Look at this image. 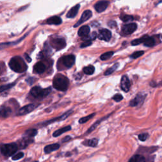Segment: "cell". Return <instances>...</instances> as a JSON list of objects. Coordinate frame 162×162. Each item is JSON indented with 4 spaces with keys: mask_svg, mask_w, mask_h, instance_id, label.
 Returning <instances> with one entry per match:
<instances>
[{
    "mask_svg": "<svg viewBox=\"0 0 162 162\" xmlns=\"http://www.w3.org/2000/svg\"><path fill=\"white\" fill-rule=\"evenodd\" d=\"M114 52L113 51H108L105 53L101 55L100 56V59L103 61H104V60H107L108 59H110L112 56L114 55Z\"/></svg>",
    "mask_w": 162,
    "mask_h": 162,
    "instance_id": "cell-31",
    "label": "cell"
},
{
    "mask_svg": "<svg viewBox=\"0 0 162 162\" xmlns=\"http://www.w3.org/2000/svg\"><path fill=\"white\" fill-rule=\"evenodd\" d=\"M120 86H121V89L124 92H128L129 91L130 88V82L129 77L127 75H123L122 77Z\"/></svg>",
    "mask_w": 162,
    "mask_h": 162,
    "instance_id": "cell-14",
    "label": "cell"
},
{
    "mask_svg": "<svg viewBox=\"0 0 162 162\" xmlns=\"http://www.w3.org/2000/svg\"><path fill=\"white\" fill-rule=\"evenodd\" d=\"M14 85H15V83L1 86V87H0V93H1L3 91H5V90H7V89H10L11 88H12Z\"/></svg>",
    "mask_w": 162,
    "mask_h": 162,
    "instance_id": "cell-37",
    "label": "cell"
},
{
    "mask_svg": "<svg viewBox=\"0 0 162 162\" xmlns=\"http://www.w3.org/2000/svg\"><path fill=\"white\" fill-rule=\"evenodd\" d=\"M119 66V63H116L114 66H112V67L109 68L108 69H107L106 71H105V72L104 74V75H110L112 73H114V72L118 69V67Z\"/></svg>",
    "mask_w": 162,
    "mask_h": 162,
    "instance_id": "cell-29",
    "label": "cell"
},
{
    "mask_svg": "<svg viewBox=\"0 0 162 162\" xmlns=\"http://www.w3.org/2000/svg\"><path fill=\"white\" fill-rule=\"evenodd\" d=\"M62 63L67 69H69L72 67V65L75 63V57L73 55H69L67 56H64L62 58H61L59 60Z\"/></svg>",
    "mask_w": 162,
    "mask_h": 162,
    "instance_id": "cell-6",
    "label": "cell"
},
{
    "mask_svg": "<svg viewBox=\"0 0 162 162\" xmlns=\"http://www.w3.org/2000/svg\"><path fill=\"white\" fill-rule=\"evenodd\" d=\"M72 113H73V110H70L69 111L67 112L66 113H65L64 114L62 115L61 116H58V117L54 118L53 119L49 120H48V121L44 122L42 124H41V125H43V126H46L48 125H50V124H51V123H55V122H61L62 120H65L66 119H67L72 114Z\"/></svg>",
    "mask_w": 162,
    "mask_h": 162,
    "instance_id": "cell-7",
    "label": "cell"
},
{
    "mask_svg": "<svg viewBox=\"0 0 162 162\" xmlns=\"http://www.w3.org/2000/svg\"><path fill=\"white\" fill-rule=\"evenodd\" d=\"M25 57L26 60H27L29 62H31V58H29V56L27 54H25Z\"/></svg>",
    "mask_w": 162,
    "mask_h": 162,
    "instance_id": "cell-43",
    "label": "cell"
},
{
    "mask_svg": "<svg viewBox=\"0 0 162 162\" xmlns=\"http://www.w3.org/2000/svg\"><path fill=\"white\" fill-rule=\"evenodd\" d=\"M18 148V146L16 143H10V144H3L0 148V150L4 156H10L17 152Z\"/></svg>",
    "mask_w": 162,
    "mask_h": 162,
    "instance_id": "cell-4",
    "label": "cell"
},
{
    "mask_svg": "<svg viewBox=\"0 0 162 162\" xmlns=\"http://www.w3.org/2000/svg\"><path fill=\"white\" fill-rule=\"evenodd\" d=\"M90 32V27L88 25H84L79 29L78 31V35L81 37L88 36Z\"/></svg>",
    "mask_w": 162,
    "mask_h": 162,
    "instance_id": "cell-21",
    "label": "cell"
},
{
    "mask_svg": "<svg viewBox=\"0 0 162 162\" xmlns=\"http://www.w3.org/2000/svg\"><path fill=\"white\" fill-rule=\"evenodd\" d=\"M70 139H71V137H70V136H69V135H68V136H66L65 138H63V139H62V142H67V141H69Z\"/></svg>",
    "mask_w": 162,
    "mask_h": 162,
    "instance_id": "cell-42",
    "label": "cell"
},
{
    "mask_svg": "<svg viewBox=\"0 0 162 162\" xmlns=\"http://www.w3.org/2000/svg\"><path fill=\"white\" fill-rule=\"evenodd\" d=\"M34 139L32 137H29L27 136H24L22 137V139H21L20 140L18 141V147H20L21 149H24L28 145H29L31 143L33 142Z\"/></svg>",
    "mask_w": 162,
    "mask_h": 162,
    "instance_id": "cell-15",
    "label": "cell"
},
{
    "mask_svg": "<svg viewBox=\"0 0 162 162\" xmlns=\"http://www.w3.org/2000/svg\"><path fill=\"white\" fill-rule=\"evenodd\" d=\"M83 71L84 74L86 75H92L94 74L95 71V68L93 65H89L88 67H86L83 69Z\"/></svg>",
    "mask_w": 162,
    "mask_h": 162,
    "instance_id": "cell-27",
    "label": "cell"
},
{
    "mask_svg": "<svg viewBox=\"0 0 162 162\" xmlns=\"http://www.w3.org/2000/svg\"><path fill=\"white\" fill-rule=\"evenodd\" d=\"M45 70H46V65L41 62H37L34 66V71L36 74H43Z\"/></svg>",
    "mask_w": 162,
    "mask_h": 162,
    "instance_id": "cell-17",
    "label": "cell"
},
{
    "mask_svg": "<svg viewBox=\"0 0 162 162\" xmlns=\"http://www.w3.org/2000/svg\"><path fill=\"white\" fill-rule=\"evenodd\" d=\"M110 115H108V116H105V117H104V118H103V119H100V120H97V122H96L95 123L93 124V125L89 128V129L87 130V132H86V134H89V133H91L92 131H93L94 130H95L96 128L97 127V126L99 125V124L103 121V120H105V119H108V117H109V116H110Z\"/></svg>",
    "mask_w": 162,
    "mask_h": 162,
    "instance_id": "cell-24",
    "label": "cell"
},
{
    "mask_svg": "<svg viewBox=\"0 0 162 162\" xmlns=\"http://www.w3.org/2000/svg\"><path fill=\"white\" fill-rule=\"evenodd\" d=\"M144 46H147V47H153L154 45L156 44V41L154 40V39L152 37L147 36L146 39L144 40V42L142 43Z\"/></svg>",
    "mask_w": 162,
    "mask_h": 162,
    "instance_id": "cell-23",
    "label": "cell"
},
{
    "mask_svg": "<svg viewBox=\"0 0 162 162\" xmlns=\"http://www.w3.org/2000/svg\"><path fill=\"white\" fill-rule=\"evenodd\" d=\"M149 134L148 133H142L139 135V139L141 141H145L148 138Z\"/></svg>",
    "mask_w": 162,
    "mask_h": 162,
    "instance_id": "cell-36",
    "label": "cell"
},
{
    "mask_svg": "<svg viewBox=\"0 0 162 162\" xmlns=\"http://www.w3.org/2000/svg\"><path fill=\"white\" fill-rule=\"evenodd\" d=\"M71 129H72V127L70 126H66V127H64L63 128H61V129H60L57 130L55 131L54 133L53 134V136L55 137H58V136H60V135H62L63 133H66V132L71 130Z\"/></svg>",
    "mask_w": 162,
    "mask_h": 162,
    "instance_id": "cell-22",
    "label": "cell"
},
{
    "mask_svg": "<svg viewBox=\"0 0 162 162\" xmlns=\"http://www.w3.org/2000/svg\"><path fill=\"white\" fill-rule=\"evenodd\" d=\"M147 36H148V35H144V36H143L142 37H140V38L133 40L131 42V44L133 45V46H137V45H139V44L142 43L144 41V40L146 39Z\"/></svg>",
    "mask_w": 162,
    "mask_h": 162,
    "instance_id": "cell-28",
    "label": "cell"
},
{
    "mask_svg": "<svg viewBox=\"0 0 162 162\" xmlns=\"http://www.w3.org/2000/svg\"><path fill=\"white\" fill-rule=\"evenodd\" d=\"M146 161V158L141 155V154H136L132 157L129 160L130 162H144Z\"/></svg>",
    "mask_w": 162,
    "mask_h": 162,
    "instance_id": "cell-26",
    "label": "cell"
},
{
    "mask_svg": "<svg viewBox=\"0 0 162 162\" xmlns=\"http://www.w3.org/2000/svg\"><path fill=\"white\" fill-rule=\"evenodd\" d=\"M9 67L13 71L17 73L24 72L27 69V66L24 60L18 56H14L10 60Z\"/></svg>",
    "mask_w": 162,
    "mask_h": 162,
    "instance_id": "cell-1",
    "label": "cell"
},
{
    "mask_svg": "<svg viewBox=\"0 0 162 162\" xmlns=\"http://www.w3.org/2000/svg\"><path fill=\"white\" fill-rule=\"evenodd\" d=\"M120 19H121L124 22H128L134 20V17L129 15H123L120 16Z\"/></svg>",
    "mask_w": 162,
    "mask_h": 162,
    "instance_id": "cell-33",
    "label": "cell"
},
{
    "mask_svg": "<svg viewBox=\"0 0 162 162\" xmlns=\"http://www.w3.org/2000/svg\"><path fill=\"white\" fill-rule=\"evenodd\" d=\"M24 156V153H22V152H19V153H16V154L15 153L14 155L13 154L12 160H20V159H21V158H23Z\"/></svg>",
    "mask_w": 162,
    "mask_h": 162,
    "instance_id": "cell-35",
    "label": "cell"
},
{
    "mask_svg": "<svg viewBox=\"0 0 162 162\" xmlns=\"http://www.w3.org/2000/svg\"><path fill=\"white\" fill-rule=\"evenodd\" d=\"M53 86L58 91H66L69 86V80L62 74H57L53 79Z\"/></svg>",
    "mask_w": 162,
    "mask_h": 162,
    "instance_id": "cell-2",
    "label": "cell"
},
{
    "mask_svg": "<svg viewBox=\"0 0 162 162\" xmlns=\"http://www.w3.org/2000/svg\"><path fill=\"white\" fill-rule=\"evenodd\" d=\"M50 44L56 50H60L66 46V42L63 37H55L51 38Z\"/></svg>",
    "mask_w": 162,
    "mask_h": 162,
    "instance_id": "cell-5",
    "label": "cell"
},
{
    "mask_svg": "<svg viewBox=\"0 0 162 162\" xmlns=\"http://www.w3.org/2000/svg\"><path fill=\"white\" fill-rule=\"evenodd\" d=\"M108 25L110 26V27H115L116 26V22L114 21H110V22H109Z\"/></svg>",
    "mask_w": 162,
    "mask_h": 162,
    "instance_id": "cell-41",
    "label": "cell"
},
{
    "mask_svg": "<svg viewBox=\"0 0 162 162\" xmlns=\"http://www.w3.org/2000/svg\"><path fill=\"white\" fill-rule=\"evenodd\" d=\"M137 26L136 24L130 23L124 25L122 28V34L124 35H129L135 32V30L137 29Z\"/></svg>",
    "mask_w": 162,
    "mask_h": 162,
    "instance_id": "cell-10",
    "label": "cell"
},
{
    "mask_svg": "<svg viewBox=\"0 0 162 162\" xmlns=\"http://www.w3.org/2000/svg\"><path fill=\"white\" fill-rule=\"evenodd\" d=\"M144 52L143 51H135L134 52V53L130 55V57L132 58H134V59H136V58H138L139 57H141V56L142 55H144Z\"/></svg>",
    "mask_w": 162,
    "mask_h": 162,
    "instance_id": "cell-34",
    "label": "cell"
},
{
    "mask_svg": "<svg viewBox=\"0 0 162 162\" xmlns=\"http://www.w3.org/2000/svg\"><path fill=\"white\" fill-rule=\"evenodd\" d=\"M96 37H97V34H96V32H93L92 33L91 36H90L89 39H91V40H95V39L96 38Z\"/></svg>",
    "mask_w": 162,
    "mask_h": 162,
    "instance_id": "cell-40",
    "label": "cell"
},
{
    "mask_svg": "<svg viewBox=\"0 0 162 162\" xmlns=\"http://www.w3.org/2000/svg\"><path fill=\"white\" fill-rule=\"evenodd\" d=\"M146 98V95L142 93H139L133 100H132L129 103V106L132 107H139L141 105Z\"/></svg>",
    "mask_w": 162,
    "mask_h": 162,
    "instance_id": "cell-9",
    "label": "cell"
},
{
    "mask_svg": "<svg viewBox=\"0 0 162 162\" xmlns=\"http://www.w3.org/2000/svg\"><path fill=\"white\" fill-rule=\"evenodd\" d=\"M112 99L115 101L116 102H119V101L123 100V96L122 95H120V94H116V95H115L114 97H112Z\"/></svg>",
    "mask_w": 162,
    "mask_h": 162,
    "instance_id": "cell-38",
    "label": "cell"
},
{
    "mask_svg": "<svg viewBox=\"0 0 162 162\" xmlns=\"http://www.w3.org/2000/svg\"><path fill=\"white\" fill-rule=\"evenodd\" d=\"M37 132L36 129H29L27 131H25V133L24 135V136H27L29 137H34L37 134Z\"/></svg>",
    "mask_w": 162,
    "mask_h": 162,
    "instance_id": "cell-30",
    "label": "cell"
},
{
    "mask_svg": "<svg viewBox=\"0 0 162 162\" xmlns=\"http://www.w3.org/2000/svg\"><path fill=\"white\" fill-rule=\"evenodd\" d=\"M98 39L100 40H103L104 41H109L112 37V32L110 31L107 29H101L99 31V34L97 36Z\"/></svg>",
    "mask_w": 162,
    "mask_h": 162,
    "instance_id": "cell-12",
    "label": "cell"
},
{
    "mask_svg": "<svg viewBox=\"0 0 162 162\" xmlns=\"http://www.w3.org/2000/svg\"><path fill=\"white\" fill-rule=\"evenodd\" d=\"M91 44H92V42L91 41H85L84 43L81 44V48H86V47H88L89 46H91Z\"/></svg>",
    "mask_w": 162,
    "mask_h": 162,
    "instance_id": "cell-39",
    "label": "cell"
},
{
    "mask_svg": "<svg viewBox=\"0 0 162 162\" xmlns=\"http://www.w3.org/2000/svg\"><path fill=\"white\" fill-rule=\"evenodd\" d=\"M62 19L58 16L51 17L46 20V24L49 25H60L62 24Z\"/></svg>",
    "mask_w": 162,
    "mask_h": 162,
    "instance_id": "cell-20",
    "label": "cell"
},
{
    "mask_svg": "<svg viewBox=\"0 0 162 162\" xmlns=\"http://www.w3.org/2000/svg\"><path fill=\"white\" fill-rule=\"evenodd\" d=\"M97 144H98V140L96 138H93L92 139H89V140L85 141L83 142V144L85 146H88L90 147H96Z\"/></svg>",
    "mask_w": 162,
    "mask_h": 162,
    "instance_id": "cell-25",
    "label": "cell"
},
{
    "mask_svg": "<svg viewBox=\"0 0 162 162\" xmlns=\"http://www.w3.org/2000/svg\"><path fill=\"white\" fill-rule=\"evenodd\" d=\"M51 91V88L43 89L39 86H35L31 89L30 94L36 98H43L47 96Z\"/></svg>",
    "mask_w": 162,
    "mask_h": 162,
    "instance_id": "cell-3",
    "label": "cell"
},
{
    "mask_svg": "<svg viewBox=\"0 0 162 162\" xmlns=\"http://www.w3.org/2000/svg\"><path fill=\"white\" fill-rule=\"evenodd\" d=\"M95 115V114H92L89 115L88 116H84V117H82V118L79 119V123H84L86 122H87L88 121H89L90 119H91L92 118H93V116Z\"/></svg>",
    "mask_w": 162,
    "mask_h": 162,
    "instance_id": "cell-32",
    "label": "cell"
},
{
    "mask_svg": "<svg viewBox=\"0 0 162 162\" xmlns=\"http://www.w3.org/2000/svg\"><path fill=\"white\" fill-rule=\"evenodd\" d=\"M39 104H36V103H33V104H29L26 105V106L21 108L19 110H18V113H17V115H27L29 113L32 112L33 110H34L36 108L38 107Z\"/></svg>",
    "mask_w": 162,
    "mask_h": 162,
    "instance_id": "cell-8",
    "label": "cell"
},
{
    "mask_svg": "<svg viewBox=\"0 0 162 162\" xmlns=\"http://www.w3.org/2000/svg\"><path fill=\"white\" fill-rule=\"evenodd\" d=\"M60 144H57V143L48 145V146L44 147V153H46V154H49V153H50L53 151H54L58 150L60 148Z\"/></svg>",
    "mask_w": 162,
    "mask_h": 162,
    "instance_id": "cell-19",
    "label": "cell"
},
{
    "mask_svg": "<svg viewBox=\"0 0 162 162\" xmlns=\"http://www.w3.org/2000/svg\"><path fill=\"white\" fill-rule=\"evenodd\" d=\"M12 113V108L9 107L2 106L0 108V116L3 118H6L9 116Z\"/></svg>",
    "mask_w": 162,
    "mask_h": 162,
    "instance_id": "cell-16",
    "label": "cell"
},
{
    "mask_svg": "<svg viewBox=\"0 0 162 162\" xmlns=\"http://www.w3.org/2000/svg\"><path fill=\"white\" fill-rule=\"evenodd\" d=\"M79 8H80V5L78 4L72 7L67 14V17L69 18H73L77 15V14L79 12Z\"/></svg>",
    "mask_w": 162,
    "mask_h": 162,
    "instance_id": "cell-18",
    "label": "cell"
},
{
    "mask_svg": "<svg viewBox=\"0 0 162 162\" xmlns=\"http://www.w3.org/2000/svg\"><path fill=\"white\" fill-rule=\"evenodd\" d=\"M92 15H93V13L91 10H85L84 12L82 13V16L80 19H79L77 23L74 25V27H78V26L81 25L82 24L84 23L86 21L88 20L89 18L92 17Z\"/></svg>",
    "mask_w": 162,
    "mask_h": 162,
    "instance_id": "cell-11",
    "label": "cell"
},
{
    "mask_svg": "<svg viewBox=\"0 0 162 162\" xmlns=\"http://www.w3.org/2000/svg\"><path fill=\"white\" fill-rule=\"evenodd\" d=\"M109 5V1L107 0H101L95 5V8L97 13H101L106 10Z\"/></svg>",
    "mask_w": 162,
    "mask_h": 162,
    "instance_id": "cell-13",
    "label": "cell"
}]
</instances>
